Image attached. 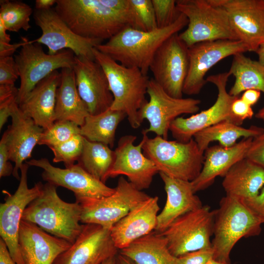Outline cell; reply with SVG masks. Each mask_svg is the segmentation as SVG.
<instances>
[{"instance_id": "24", "label": "cell", "mask_w": 264, "mask_h": 264, "mask_svg": "<svg viewBox=\"0 0 264 264\" xmlns=\"http://www.w3.org/2000/svg\"><path fill=\"white\" fill-rule=\"evenodd\" d=\"M158 197H150L132 209L110 229V236L119 250L155 230L160 207Z\"/></svg>"}, {"instance_id": "10", "label": "cell", "mask_w": 264, "mask_h": 264, "mask_svg": "<svg viewBox=\"0 0 264 264\" xmlns=\"http://www.w3.org/2000/svg\"><path fill=\"white\" fill-rule=\"evenodd\" d=\"M231 74L229 71L208 76L206 80L216 86L218 90L217 99L208 109L191 116H179L171 124L170 131L176 140L187 142L199 131L223 121H228L241 126L243 122L237 118L231 111V105L238 97L231 95L226 89Z\"/></svg>"}, {"instance_id": "37", "label": "cell", "mask_w": 264, "mask_h": 264, "mask_svg": "<svg viewBox=\"0 0 264 264\" xmlns=\"http://www.w3.org/2000/svg\"><path fill=\"white\" fill-rule=\"evenodd\" d=\"M84 137L78 134L61 144L49 148L55 163L63 162L65 167H69L78 161L83 152Z\"/></svg>"}, {"instance_id": "35", "label": "cell", "mask_w": 264, "mask_h": 264, "mask_svg": "<svg viewBox=\"0 0 264 264\" xmlns=\"http://www.w3.org/2000/svg\"><path fill=\"white\" fill-rule=\"evenodd\" d=\"M0 19L7 30L17 32L21 29L28 31L30 28L32 8L22 1L0 0Z\"/></svg>"}, {"instance_id": "44", "label": "cell", "mask_w": 264, "mask_h": 264, "mask_svg": "<svg viewBox=\"0 0 264 264\" xmlns=\"http://www.w3.org/2000/svg\"><path fill=\"white\" fill-rule=\"evenodd\" d=\"M245 204L263 224L264 223V186L256 197L242 199Z\"/></svg>"}, {"instance_id": "33", "label": "cell", "mask_w": 264, "mask_h": 264, "mask_svg": "<svg viewBox=\"0 0 264 264\" xmlns=\"http://www.w3.org/2000/svg\"><path fill=\"white\" fill-rule=\"evenodd\" d=\"M126 117L124 112L110 108L96 115L89 114L80 127V134L89 141L112 148L118 126Z\"/></svg>"}, {"instance_id": "25", "label": "cell", "mask_w": 264, "mask_h": 264, "mask_svg": "<svg viewBox=\"0 0 264 264\" xmlns=\"http://www.w3.org/2000/svg\"><path fill=\"white\" fill-rule=\"evenodd\" d=\"M253 138H242L234 146L208 147L204 152V161L198 176L191 181L194 193L211 186L218 176L223 177L236 163L245 157Z\"/></svg>"}, {"instance_id": "41", "label": "cell", "mask_w": 264, "mask_h": 264, "mask_svg": "<svg viewBox=\"0 0 264 264\" xmlns=\"http://www.w3.org/2000/svg\"><path fill=\"white\" fill-rule=\"evenodd\" d=\"M19 77V72L15 59L12 56L0 58V85H15Z\"/></svg>"}, {"instance_id": "57", "label": "cell", "mask_w": 264, "mask_h": 264, "mask_svg": "<svg viewBox=\"0 0 264 264\" xmlns=\"http://www.w3.org/2000/svg\"><path fill=\"white\" fill-rule=\"evenodd\" d=\"M116 256L110 258L103 262L102 264H115Z\"/></svg>"}, {"instance_id": "18", "label": "cell", "mask_w": 264, "mask_h": 264, "mask_svg": "<svg viewBox=\"0 0 264 264\" xmlns=\"http://www.w3.org/2000/svg\"><path fill=\"white\" fill-rule=\"evenodd\" d=\"M137 145L136 136L128 134L119 138L114 151L113 165L106 176V180L118 176H125L128 181L139 190L148 189L154 176L159 171L154 163L142 153L145 136Z\"/></svg>"}, {"instance_id": "40", "label": "cell", "mask_w": 264, "mask_h": 264, "mask_svg": "<svg viewBox=\"0 0 264 264\" xmlns=\"http://www.w3.org/2000/svg\"><path fill=\"white\" fill-rule=\"evenodd\" d=\"M104 5L123 17L130 27L137 29V19L130 0H99Z\"/></svg>"}, {"instance_id": "36", "label": "cell", "mask_w": 264, "mask_h": 264, "mask_svg": "<svg viewBox=\"0 0 264 264\" xmlns=\"http://www.w3.org/2000/svg\"><path fill=\"white\" fill-rule=\"evenodd\" d=\"M80 134V127L69 121H57L44 130L38 143L49 148L61 144Z\"/></svg>"}, {"instance_id": "56", "label": "cell", "mask_w": 264, "mask_h": 264, "mask_svg": "<svg viewBox=\"0 0 264 264\" xmlns=\"http://www.w3.org/2000/svg\"><path fill=\"white\" fill-rule=\"evenodd\" d=\"M206 264H231L230 262L221 261L215 260L213 258L210 259Z\"/></svg>"}, {"instance_id": "27", "label": "cell", "mask_w": 264, "mask_h": 264, "mask_svg": "<svg viewBox=\"0 0 264 264\" xmlns=\"http://www.w3.org/2000/svg\"><path fill=\"white\" fill-rule=\"evenodd\" d=\"M61 72L55 70L40 82L19 106L24 114L46 129L55 122L54 112Z\"/></svg>"}, {"instance_id": "7", "label": "cell", "mask_w": 264, "mask_h": 264, "mask_svg": "<svg viewBox=\"0 0 264 264\" xmlns=\"http://www.w3.org/2000/svg\"><path fill=\"white\" fill-rule=\"evenodd\" d=\"M178 11L188 19L187 28L178 34L188 47L216 40H239L225 10L212 0H177Z\"/></svg>"}, {"instance_id": "32", "label": "cell", "mask_w": 264, "mask_h": 264, "mask_svg": "<svg viewBox=\"0 0 264 264\" xmlns=\"http://www.w3.org/2000/svg\"><path fill=\"white\" fill-rule=\"evenodd\" d=\"M233 57L228 71L235 80L229 93L239 97L242 92L250 89L264 93V66L258 61L247 57L243 53H237Z\"/></svg>"}, {"instance_id": "53", "label": "cell", "mask_w": 264, "mask_h": 264, "mask_svg": "<svg viewBox=\"0 0 264 264\" xmlns=\"http://www.w3.org/2000/svg\"><path fill=\"white\" fill-rule=\"evenodd\" d=\"M115 264H136L130 258L122 255L119 252L116 256Z\"/></svg>"}, {"instance_id": "45", "label": "cell", "mask_w": 264, "mask_h": 264, "mask_svg": "<svg viewBox=\"0 0 264 264\" xmlns=\"http://www.w3.org/2000/svg\"><path fill=\"white\" fill-rule=\"evenodd\" d=\"M231 111L233 115L241 122L250 119L254 115L252 106L238 97L232 102Z\"/></svg>"}, {"instance_id": "23", "label": "cell", "mask_w": 264, "mask_h": 264, "mask_svg": "<svg viewBox=\"0 0 264 264\" xmlns=\"http://www.w3.org/2000/svg\"><path fill=\"white\" fill-rule=\"evenodd\" d=\"M19 244L24 264H53L71 245L45 232L36 224L22 220Z\"/></svg>"}, {"instance_id": "39", "label": "cell", "mask_w": 264, "mask_h": 264, "mask_svg": "<svg viewBox=\"0 0 264 264\" xmlns=\"http://www.w3.org/2000/svg\"><path fill=\"white\" fill-rule=\"evenodd\" d=\"M158 28H163L172 24L181 13L177 9L176 0H152Z\"/></svg>"}, {"instance_id": "26", "label": "cell", "mask_w": 264, "mask_h": 264, "mask_svg": "<svg viewBox=\"0 0 264 264\" xmlns=\"http://www.w3.org/2000/svg\"><path fill=\"white\" fill-rule=\"evenodd\" d=\"M159 174L167 195L165 205L157 216L155 229L162 233L177 218L203 205L195 195L191 181L170 177L162 173Z\"/></svg>"}, {"instance_id": "21", "label": "cell", "mask_w": 264, "mask_h": 264, "mask_svg": "<svg viewBox=\"0 0 264 264\" xmlns=\"http://www.w3.org/2000/svg\"><path fill=\"white\" fill-rule=\"evenodd\" d=\"M226 12L239 40L255 52L264 41V0H212Z\"/></svg>"}, {"instance_id": "19", "label": "cell", "mask_w": 264, "mask_h": 264, "mask_svg": "<svg viewBox=\"0 0 264 264\" xmlns=\"http://www.w3.org/2000/svg\"><path fill=\"white\" fill-rule=\"evenodd\" d=\"M119 251L111 237L110 230L97 224H84L75 241L53 264H102L116 256Z\"/></svg>"}, {"instance_id": "15", "label": "cell", "mask_w": 264, "mask_h": 264, "mask_svg": "<svg viewBox=\"0 0 264 264\" xmlns=\"http://www.w3.org/2000/svg\"><path fill=\"white\" fill-rule=\"evenodd\" d=\"M25 163L42 169L41 176L44 181L57 187L61 186L71 191L75 202L79 204L88 199L109 196L115 191V188L107 186L78 163L62 169L53 166L46 158L32 159Z\"/></svg>"}, {"instance_id": "28", "label": "cell", "mask_w": 264, "mask_h": 264, "mask_svg": "<svg viewBox=\"0 0 264 264\" xmlns=\"http://www.w3.org/2000/svg\"><path fill=\"white\" fill-rule=\"evenodd\" d=\"M222 185L226 195L242 199L253 198L264 186V169L244 158L229 169Z\"/></svg>"}, {"instance_id": "34", "label": "cell", "mask_w": 264, "mask_h": 264, "mask_svg": "<svg viewBox=\"0 0 264 264\" xmlns=\"http://www.w3.org/2000/svg\"><path fill=\"white\" fill-rule=\"evenodd\" d=\"M114 151L108 145L89 141L84 137V148L79 164L96 179L105 183L106 176L114 160Z\"/></svg>"}, {"instance_id": "29", "label": "cell", "mask_w": 264, "mask_h": 264, "mask_svg": "<svg viewBox=\"0 0 264 264\" xmlns=\"http://www.w3.org/2000/svg\"><path fill=\"white\" fill-rule=\"evenodd\" d=\"M61 74L56 93L55 122L69 121L81 127L89 113L78 93L74 72L72 68H63Z\"/></svg>"}, {"instance_id": "6", "label": "cell", "mask_w": 264, "mask_h": 264, "mask_svg": "<svg viewBox=\"0 0 264 264\" xmlns=\"http://www.w3.org/2000/svg\"><path fill=\"white\" fill-rule=\"evenodd\" d=\"M142 133L145 136L143 154L154 162L159 173L189 181L198 176L203 166L204 153L193 138L184 143L157 135L150 138L144 130Z\"/></svg>"}, {"instance_id": "31", "label": "cell", "mask_w": 264, "mask_h": 264, "mask_svg": "<svg viewBox=\"0 0 264 264\" xmlns=\"http://www.w3.org/2000/svg\"><path fill=\"white\" fill-rule=\"evenodd\" d=\"M264 129L251 126L246 128L228 121H223L206 128L193 136L199 150L203 153L213 141H218L220 145L230 147L237 143L238 139L254 138L263 132Z\"/></svg>"}, {"instance_id": "9", "label": "cell", "mask_w": 264, "mask_h": 264, "mask_svg": "<svg viewBox=\"0 0 264 264\" xmlns=\"http://www.w3.org/2000/svg\"><path fill=\"white\" fill-rule=\"evenodd\" d=\"M216 210L203 205L176 220L161 234L166 238L171 253L178 257L202 249L212 248L211 237Z\"/></svg>"}, {"instance_id": "49", "label": "cell", "mask_w": 264, "mask_h": 264, "mask_svg": "<svg viewBox=\"0 0 264 264\" xmlns=\"http://www.w3.org/2000/svg\"><path fill=\"white\" fill-rule=\"evenodd\" d=\"M261 92L257 89H250L243 92L241 98L251 106L255 105L259 100Z\"/></svg>"}, {"instance_id": "30", "label": "cell", "mask_w": 264, "mask_h": 264, "mask_svg": "<svg viewBox=\"0 0 264 264\" xmlns=\"http://www.w3.org/2000/svg\"><path fill=\"white\" fill-rule=\"evenodd\" d=\"M119 252L136 264H177L166 238L155 230L132 242Z\"/></svg>"}, {"instance_id": "51", "label": "cell", "mask_w": 264, "mask_h": 264, "mask_svg": "<svg viewBox=\"0 0 264 264\" xmlns=\"http://www.w3.org/2000/svg\"><path fill=\"white\" fill-rule=\"evenodd\" d=\"M56 3V0H36L35 8L37 10H45L52 8Z\"/></svg>"}, {"instance_id": "2", "label": "cell", "mask_w": 264, "mask_h": 264, "mask_svg": "<svg viewBox=\"0 0 264 264\" xmlns=\"http://www.w3.org/2000/svg\"><path fill=\"white\" fill-rule=\"evenodd\" d=\"M81 205L61 199L57 187L46 182L40 194L25 209L22 220L34 223L45 232L72 244L81 233Z\"/></svg>"}, {"instance_id": "14", "label": "cell", "mask_w": 264, "mask_h": 264, "mask_svg": "<svg viewBox=\"0 0 264 264\" xmlns=\"http://www.w3.org/2000/svg\"><path fill=\"white\" fill-rule=\"evenodd\" d=\"M189 66L188 47L178 33L170 37L158 48L149 70L153 79L169 95L181 98Z\"/></svg>"}, {"instance_id": "55", "label": "cell", "mask_w": 264, "mask_h": 264, "mask_svg": "<svg viewBox=\"0 0 264 264\" xmlns=\"http://www.w3.org/2000/svg\"><path fill=\"white\" fill-rule=\"evenodd\" d=\"M255 116L264 122V106L258 111Z\"/></svg>"}, {"instance_id": "11", "label": "cell", "mask_w": 264, "mask_h": 264, "mask_svg": "<svg viewBox=\"0 0 264 264\" xmlns=\"http://www.w3.org/2000/svg\"><path fill=\"white\" fill-rule=\"evenodd\" d=\"M150 197L121 176L112 194L80 204L81 223L97 224L110 230L132 209Z\"/></svg>"}, {"instance_id": "43", "label": "cell", "mask_w": 264, "mask_h": 264, "mask_svg": "<svg viewBox=\"0 0 264 264\" xmlns=\"http://www.w3.org/2000/svg\"><path fill=\"white\" fill-rule=\"evenodd\" d=\"M212 248L191 252L177 257V264H206L213 258Z\"/></svg>"}, {"instance_id": "16", "label": "cell", "mask_w": 264, "mask_h": 264, "mask_svg": "<svg viewBox=\"0 0 264 264\" xmlns=\"http://www.w3.org/2000/svg\"><path fill=\"white\" fill-rule=\"evenodd\" d=\"M249 51L239 40H216L201 42L188 47L189 66L183 88V93H199L207 83V72L218 62L230 56Z\"/></svg>"}, {"instance_id": "4", "label": "cell", "mask_w": 264, "mask_h": 264, "mask_svg": "<svg viewBox=\"0 0 264 264\" xmlns=\"http://www.w3.org/2000/svg\"><path fill=\"white\" fill-rule=\"evenodd\" d=\"M54 9L75 34L87 39L109 40L130 26L99 0H57Z\"/></svg>"}, {"instance_id": "42", "label": "cell", "mask_w": 264, "mask_h": 264, "mask_svg": "<svg viewBox=\"0 0 264 264\" xmlns=\"http://www.w3.org/2000/svg\"><path fill=\"white\" fill-rule=\"evenodd\" d=\"M245 158L264 169V131L253 138Z\"/></svg>"}, {"instance_id": "48", "label": "cell", "mask_w": 264, "mask_h": 264, "mask_svg": "<svg viewBox=\"0 0 264 264\" xmlns=\"http://www.w3.org/2000/svg\"><path fill=\"white\" fill-rule=\"evenodd\" d=\"M25 37H22L20 42L13 44L0 42V58L12 56V55L18 48H21L28 42Z\"/></svg>"}, {"instance_id": "47", "label": "cell", "mask_w": 264, "mask_h": 264, "mask_svg": "<svg viewBox=\"0 0 264 264\" xmlns=\"http://www.w3.org/2000/svg\"><path fill=\"white\" fill-rule=\"evenodd\" d=\"M17 95L0 98V130L11 117L12 108L16 103Z\"/></svg>"}, {"instance_id": "52", "label": "cell", "mask_w": 264, "mask_h": 264, "mask_svg": "<svg viewBox=\"0 0 264 264\" xmlns=\"http://www.w3.org/2000/svg\"><path fill=\"white\" fill-rule=\"evenodd\" d=\"M7 29L1 20L0 19V42L9 44L11 41L10 35L6 32Z\"/></svg>"}, {"instance_id": "20", "label": "cell", "mask_w": 264, "mask_h": 264, "mask_svg": "<svg viewBox=\"0 0 264 264\" xmlns=\"http://www.w3.org/2000/svg\"><path fill=\"white\" fill-rule=\"evenodd\" d=\"M73 70L78 93L89 114L96 115L110 108L113 96L101 66L94 59L75 56Z\"/></svg>"}, {"instance_id": "1", "label": "cell", "mask_w": 264, "mask_h": 264, "mask_svg": "<svg viewBox=\"0 0 264 264\" xmlns=\"http://www.w3.org/2000/svg\"><path fill=\"white\" fill-rule=\"evenodd\" d=\"M187 18L181 13L171 25L152 31H143L127 26L105 44L95 47L121 64L136 67L147 75L156 51L170 37L187 25Z\"/></svg>"}, {"instance_id": "50", "label": "cell", "mask_w": 264, "mask_h": 264, "mask_svg": "<svg viewBox=\"0 0 264 264\" xmlns=\"http://www.w3.org/2000/svg\"><path fill=\"white\" fill-rule=\"evenodd\" d=\"M0 264H16L4 241L0 238Z\"/></svg>"}, {"instance_id": "13", "label": "cell", "mask_w": 264, "mask_h": 264, "mask_svg": "<svg viewBox=\"0 0 264 264\" xmlns=\"http://www.w3.org/2000/svg\"><path fill=\"white\" fill-rule=\"evenodd\" d=\"M147 93L149 100L139 111L143 122L147 119L149 127L144 131L168 139L171 123L183 114H195L199 110L200 100L192 98H176L169 95L152 78L149 80Z\"/></svg>"}, {"instance_id": "12", "label": "cell", "mask_w": 264, "mask_h": 264, "mask_svg": "<svg viewBox=\"0 0 264 264\" xmlns=\"http://www.w3.org/2000/svg\"><path fill=\"white\" fill-rule=\"evenodd\" d=\"M29 165L24 163L20 169L21 177L18 188L12 194L3 190L4 202L0 204V236L16 264H24L20 250L19 235L23 212L27 206L41 193L44 184L36 183L29 188L27 172Z\"/></svg>"}, {"instance_id": "17", "label": "cell", "mask_w": 264, "mask_h": 264, "mask_svg": "<svg viewBox=\"0 0 264 264\" xmlns=\"http://www.w3.org/2000/svg\"><path fill=\"white\" fill-rule=\"evenodd\" d=\"M34 18L42 34L34 43L45 45L48 54L54 55L65 49L71 50L76 56L94 59L92 50L102 41L87 39L75 34L55 9L36 10Z\"/></svg>"}, {"instance_id": "46", "label": "cell", "mask_w": 264, "mask_h": 264, "mask_svg": "<svg viewBox=\"0 0 264 264\" xmlns=\"http://www.w3.org/2000/svg\"><path fill=\"white\" fill-rule=\"evenodd\" d=\"M9 153L4 137L2 136L0 141V177L12 175L14 167L9 161Z\"/></svg>"}, {"instance_id": "5", "label": "cell", "mask_w": 264, "mask_h": 264, "mask_svg": "<svg viewBox=\"0 0 264 264\" xmlns=\"http://www.w3.org/2000/svg\"><path fill=\"white\" fill-rule=\"evenodd\" d=\"M262 224L242 199L226 195L216 209L213 258L230 262V254L236 243L242 238L259 235Z\"/></svg>"}, {"instance_id": "22", "label": "cell", "mask_w": 264, "mask_h": 264, "mask_svg": "<svg viewBox=\"0 0 264 264\" xmlns=\"http://www.w3.org/2000/svg\"><path fill=\"white\" fill-rule=\"evenodd\" d=\"M11 117L12 124L2 136L8 148L9 160L15 163L12 175L20 180L19 171L24 162L31 157L44 129L24 114L17 103L13 107Z\"/></svg>"}, {"instance_id": "38", "label": "cell", "mask_w": 264, "mask_h": 264, "mask_svg": "<svg viewBox=\"0 0 264 264\" xmlns=\"http://www.w3.org/2000/svg\"><path fill=\"white\" fill-rule=\"evenodd\" d=\"M130 0L136 14L137 29L149 32L158 29L152 0Z\"/></svg>"}, {"instance_id": "3", "label": "cell", "mask_w": 264, "mask_h": 264, "mask_svg": "<svg viewBox=\"0 0 264 264\" xmlns=\"http://www.w3.org/2000/svg\"><path fill=\"white\" fill-rule=\"evenodd\" d=\"M94 60L104 70L113 96L110 109L124 112L131 127L136 129L143 122L139 111L147 102L146 94L149 79L136 67L122 65L95 47Z\"/></svg>"}, {"instance_id": "54", "label": "cell", "mask_w": 264, "mask_h": 264, "mask_svg": "<svg viewBox=\"0 0 264 264\" xmlns=\"http://www.w3.org/2000/svg\"><path fill=\"white\" fill-rule=\"evenodd\" d=\"M255 53L258 55V61L264 66V41L260 44Z\"/></svg>"}, {"instance_id": "8", "label": "cell", "mask_w": 264, "mask_h": 264, "mask_svg": "<svg viewBox=\"0 0 264 264\" xmlns=\"http://www.w3.org/2000/svg\"><path fill=\"white\" fill-rule=\"evenodd\" d=\"M75 57L69 49L54 55L46 54L40 44L28 41L14 57L20 78L17 104L22 103L36 86L53 71L58 68L73 69Z\"/></svg>"}]
</instances>
